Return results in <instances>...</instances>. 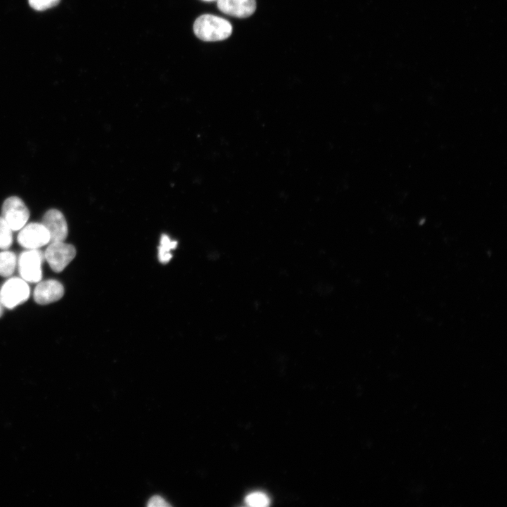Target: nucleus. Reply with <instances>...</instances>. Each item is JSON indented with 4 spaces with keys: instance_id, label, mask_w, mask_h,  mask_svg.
Segmentation results:
<instances>
[{
    "instance_id": "1",
    "label": "nucleus",
    "mask_w": 507,
    "mask_h": 507,
    "mask_svg": "<svg viewBox=\"0 0 507 507\" xmlns=\"http://www.w3.org/2000/svg\"><path fill=\"white\" fill-rule=\"evenodd\" d=\"M195 35L205 42L220 41L228 38L232 32L230 23L211 14L199 16L193 25Z\"/></svg>"
},
{
    "instance_id": "2",
    "label": "nucleus",
    "mask_w": 507,
    "mask_h": 507,
    "mask_svg": "<svg viewBox=\"0 0 507 507\" xmlns=\"http://www.w3.org/2000/svg\"><path fill=\"white\" fill-rule=\"evenodd\" d=\"M30 293V289L25 280L19 277H12L2 285L0 299L4 306L12 309L26 301Z\"/></svg>"
},
{
    "instance_id": "3",
    "label": "nucleus",
    "mask_w": 507,
    "mask_h": 507,
    "mask_svg": "<svg viewBox=\"0 0 507 507\" xmlns=\"http://www.w3.org/2000/svg\"><path fill=\"white\" fill-rule=\"evenodd\" d=\"M2 217L12 231L20 230L27 223L30 212L23 201L18 196L7 198L2 205Z\"/></svg>"
},
{
    "instance_id": "4",
    "label": "nucleus",
    "mask_w": 507,
    "mask_h": 507,
    "mask_svg": "<svg viewBox=\"0 0 507 507\" xmlns=\"http://www.w3.org/2000/svg\"><path fill=\"white\" fill-rule=\"evenodd\" d=\"M42 261L43 255L37 249L22 252L18 261L21 278L29 282H39L42 277Z\"/></svg>"
},
{
    "instance_id": "5",
    "label": "nucleus",
    "mask_w": 507,
    "mask_h": 507,
    "mask_svg": "<svg viewBox=\"0 0 507 507\" xmlns=\"http://www.w3.org/2000/svg\"><path fill=\"white\" fill-rule=\"evenodd\" d=\"M75 248L63 242H52L44 252V258L50 268L56 273L61 272L73 260Z\"/></svg>"
},
{
    "instance_id": "6",
    "label": "nucleus",
    "mask_w": 507,
    "mask_h": 507,
    "mask_svg": "<svg viewBox=\"0 0 507 507\" xmlns=\"http://www.w3.org/2000/svg\"><path fill=\"white\" fill-rule=\"evenodd\" d=\"M18 243L27 249H37L50 242V235L42 223H31L23 226L18 235Z\"/></svg>"
},
{
    "instance_id": "7",
    "label": "nucleus",
    "mask_w": 507,
    "mask_h": 507,
    "mask_svg": "<svg viewBox=\"0 0 507 507\" xmlns=\"http://www.w3.org/2000/svg\"><path fill=\"white\" fill-rule=\"evenodd\" d=\"M42 223L50 235V242H63L68 235V225L63 214L57 209L47 211Z\"/></svg>"
},
{
    "instance_id": "8",
    "label": "nucleus",
    "mask_w": 507,
    "mask_h": 507,
    "mask_svg": "<svg viewBox=\"0 0 507 507\" xmlns=\"http://www.w3.org/2000/svg\"><path fill=\"white\" fill-rule=\"evenodd\" d=\"M63 294L64 288L58 281L48 280L37 284L33 296L37 303L44 305L59 300Z\"/></svg>"
},
{
    "instance_id": "9",
    "label": "nucleus",
    "mask_w": 507,
    "mask_h": 507,
    "mask_svg": "<svg viewBox=\"0 0 507 507\" xmlns=\"http://www.w3.org/2000/svg\"><path fill=\"white\" fill-rule=\"evenodd\" d=\"M218 9L223 13L237 17L246 18L256 11V0H217Z\"/></svg>"
},
{
    "instance_id": "10",
    "label": "nucleus",
    "mask_w": 507,
    "mask_h": 507,
    "mask_svg": "<svg viewBox=\"0 0 507 507\" xmlns=\"http://www.w3.org/2000/svg\"><path fill=\"white\" fill-rule=\"evenodd\" d=\"M17 258L13 252H0V275L3 277L11 276L16 267Z\"/></svg>"
},
{
    "instance_id": "11",
    "label": "nucleus",
    "mask_w": 507,
    "mask_h": 507,
    "mask_svg": "<svg viewBox=\"0 0 507 507\" xmlns=\"http://www.w3.org/2000/svg\"><path fill=\"white\" fill-rule=\"evenodd\" d=\"M177 242L171 240L166 234H163L158 247V259L162 263H167L172 258L170 250L176 248Z\"/></svg>"
},
{
    "instance_id": "12",
    "label": "nucleus",
    "mask_w": 507,
    "mask_h": 507,
    "mask_svg": "<svg viewBox=\"0 0 507 507\" xmlns=\"http://www.w3.org/2000/svg\"><path fill=\"white\" fill-rule=\"evenodd\" d=\"M13 242L12 230L7 223L0 216V249H8Z\"/></svg>"
},
{
    "instance_id": "13",
    "label": "nucleus",
    "mask_w": 507,
    "mask_h": 507,
    "mask_svg": "<svg viewBox=\"0 0 507 507\" xmlns=\"http://www.w3.org/2000/svg\"><path fill=\"white\" fill-rule=\"evenodd\" d=\"M245 502L250 506L264 507L270 504V499L263 492H255L246 496Z\"/></svg>"
},
{
    "instance_id": "14",
    "label": "nucleus",
    "mask_w": 507,
    "mask_h": 507,
    "mask_svg": "<svg viewBox=\"0 0 507 507\" xmlns=\"http://www.w3.org/2000/svg\"><path fill=\"white\" fill-rule=\"evenodd\" d=\"M60 0H29L32 8L37 11H44L58 4Z\"/></svg>"
},
{
    "instance_id": "15",
    "label": "nucleus",
    "mask_w": 507,
    "mask_h": 507,
    "mask_svg": "<svg viewBox=\"0 0 507 507\" xmlns=\"http://www.w3.org/2000/svg\"><path fill=\"white\" fill-rule=\"evenodd\" d=\"M148 506L154 507V506H170V505L161 496H152L147 503Z\"/></svg>"
},
{
    "instance_id": "16",
    "label": "nucleus",
    "mask_w": 507,
    "mask_h": 507,
    "mask_svg": "<svg viewBox=\"0 0 507 507\" xmlns=\"http://www.w3.org/2000/svg\"><path fill=\"white\" fill-rule=\"evenodd\" d=\"M2 306H3V305L1 303V299H0V317L2 315V313H3Z\"/></svg>"
},
{
    "instance_id": "17",
    "label": "nucleus",
    "mask_w": 507,
    "mask_h": 507,
    "mask_svg": "<svg viewBox=\"0 0 507 507\" xmlns=\"http://www.w3.org/2000/svg\"><path fill=\"white\" fill-rule=\"evenodd\" d=\"M204 1H214V0H204Z\"/></svg>"
}]
</instances>
